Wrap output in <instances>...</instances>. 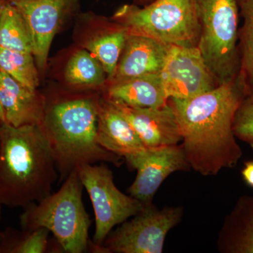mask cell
Wrapping results in <instances>:
<instances>
[{
	"instance_id": "20",
	"label": "cell",
	"mask_w": 253,
	"mask_h": 253,
	"mask_svg": "<svg viewBox=\"0 0 253 253\" xmlns=\"http://www.w3.org/2000/svg\"><path fill=\"white\" fill-rule=\"evenodd\" d=\"M49 231L44 228L18 231L7 228L1 231L0 253H45L51 252Z\"/></svg>"
},
{
	"instance_id": "23",
	"label": "cell",
	"mask_w": 253,
	"mask_h": 253,
	"mask_svg": "<svg viewBox=\"0 0 253 253\" xmlns=\"http://www.w3.org/2000/svg\"><path fill=\"white\" fill-rule=\"evenodd\" d=\"M233 129L236 139L249 144L253 150V93H249L239 104Z\"/></svg>"
},
{
	"instance_id": "26",
	"label": "cell",
	"mask_w": 253,
	"mask_h": 253,
	"mask_svg": "<svg viewBox=\"0 0 253 253\" xmlns=\"http://www.w3.org/2000/svg\"><path fill=\"white\" fill-rule=\"evenodd\" d=\"M236 2H237L238 5H239V8L242 6L243 4L246 2V0H236Z\"/></svg>"
},
{
	"instance_id": "14",
	"label": "cell",
	"mask_w": 253,
	"mask_h": 253,
	"mask_svg": "<svg viewBox=\"0 0 253 253\" xmlns=\"http://www.w3.org/2000/svg\"><path fill=\"white\" fill-rule=\"evenodd\" d=\"M0 104L5 123L13 126H41L45 99L0 70Z\"/></svg>"
},
{
	"instance_id": "18",
	"label": "cell",
	"mask_w": 253,
	"mask_h": 253,
	"mask_svg": "<svg viewBox=\"0 0 253 253\" xmlns=\"http://www.w3.org/2000/svg\"><path fill=\"white\" fill-rule=\"evenodd\" d=\"M0 47L33 54V45L24 18L11 4L6 3L0 13Z\"/></svg>"
},
{
	"instance_id": "22",
	"label": "cell",
	"mask_w": 253,
	"mask_h": 253,
	"mask_svg": "<svg viewBox=\"0 0 253 253\" xmlns=\"http://www.w3.org/2000/svg\"><path fill=\"white\" fill-rule=\"evenodd\" d=\"M0 70L31 90L39 86L38 68L31 53L0 47Z\"/></svg>"
},
{
	"instance_id": "5",
	"label": "cell",
	"mask_w": 253,
	"mask_h": 253,
	"mask_svg": "<svg viewBox=\"0 0 253 253\" xmlns=\"http://www.w3.org/2000/svg\"><path fill=\"white\" fill-rule=\"evenodd\" d=\"M200 27L199 48L218 84L241 71L239 47V6L236 0H194Z\"/></svg>"
},
{
	"instance_id": "16",
	"label": "cell",
	"mask_w": 253,
	"mask_h": 253,
	"mask_svg": "<svg viewBox=\"0 0 253 253\" xmlns=\"http://www.w3.org/2000/svg\"><path fill=\"white\" fill-rule=\"evenodd\" d=\"M217 247L221 253H253V196L240 197L224 218Z\"/></svg>"
},
{
	"instance_id": "17",
	"label": "cell",
	"mask_w": 253,
	"mask_h": 253,
	"mask_svg": "<svg viewBox=\"0 0 253 253\" xmlns=\"http://www.w3.org/2000/svg\"><path fill=\"white\" fill-rule=\"evenodd\" d=\"M108 99L138 108H158L168 104L160 73L145 75L111 83Z\"/></svg>"
},
{
	"instance_id": "3",
	"label": "cell",
	"mask_w": 253,
	"mask_h": 253,
	"mask_svg": "<svg viewBox=\"0 0 253 253\" xmlns=\"http://www.w3.org/2000/svg\"><path fill=\"white\" fill-rule=\"evenodd\" d=\"M99 101L93 97L45 101L40 126L54 156L60 181L83 165L109 163L118 167L123 163V157L96 141Z\"/></svg>"
},
{
	"instance_id": "13",
	"label": "cell",
	"mask_w": 253,
	"mask_h": 253,
	"mask_svg": "<svg viewBox=\"0 0 253 253\" xmlns=\"http://www.w3.org/2000/svg\"><path fill=\"white\" fill-rule=\"evenodd\" d=\"M169 46L149 37L128 34L111 83L161 73Z\"/></svg>"
},
{
	"instance_id": "24",
	"label": "cell",
	"mask_w": 253,
	"mask_h": 253,
	"mask_svg": "<svg viewBox=\"0 0 253 253\" xmlns=\"http://www.w3.org/2000/svg\"><path fill=\"white\" fill-rule=\"evenodd\" d=\"M241 175L245 182L253 188V159L244 163V169L241 170Z\"/></svg>"
},
{
	"instance_id": "1",
	"label": "cell",
	"mask_w": 253,
	"mask_h": 253,
	"mask_svg": "<svg viewBox=\"0 0 253 253\" xmlns=\"http://www.w3.org/2000/svg\"><path fill=\"white\" fill-rule=\"evenodd\" d=\"M251 93L242 72L229 83L187 99H169L191 169L216 175L235 167L243 156L233 124L236 110Z\"/></svg>"
},
{
	"instance_id": "2",
	"label": "cell",
	"mask_w": 253,
	"mask_h": 253,
	"mask_svg": "<svg viewBox=\"0 0 253 253\" xmlns=\"http://www.w3.org/2000/svg\"><path fill=\"white\" fill-rule=\"evenodd\" d=\"M54 156L41 126H0V199L25 208L51 194L59 177Z\"/></svg>"
},
{
	"instance_id": "12",
	"label": "cell",
	"mask_w": 253,
	"mask_h": 253,
	"mask_svg": "<svg viewBox=\"0 0 253 253\" xmlns=\"http://www.w3.org/2000/svg\"><path fill=\"white\" fill-rule=\"evenodd\" d=\"M109 101L130 123L145 147L174 146L181 141L175 114L169 103L161 107L138 108Z\"/></svg>"
},
{
	"instance_id": "30",
	"label": "cell",
	"mask_w": 253,
	"mask_h": 253,
	"mask_svg": "<svg viewBox=\"0 0 253 253\" xmlns=\"http://www.w3.org/2000/svg\"><path fill=\"white\" fill-rule=\"evenodd\" d=\"M152 1H154V0H152Z\"/></svg>"
},
{
	"instance_id": "15",
	"label": "cell",
	"mask_w": 253,
	"mask_h": 253,
	"mask_svg": "<svg viewBox=\"0 0 253 253\" xmlns=\"http://www.w3.org/2000/svg\"><path fill=\"white\" fill-rule=\"evenodd\" d=\"M96 141L123 158L146 148L130 123L107 99L99 101Z\"/></svg>"
},
{
	"instance_id": "7",
	"label": "cell",
	"mask_w": 253,
	"mask_h": 253,
	"mask_svg": "<svg viewBox=\"0 0 253 253\" xmlns=\"http://www.w3.org/2000/svg\"><path fill=\"white\" fill-rule=\"evenodd\" d=\"M183 208L158 209L154 204L144 208L109 233L100 246L89 245L94 253H161L169 231L180 223Z\"/></svg>"
},
{
	"instance_id": "6",
	"label": "cell",
	"mask_w": 253,
	"mask_h": 253,
	"mask_svg": "<svg viewBox=\"0 0 253 253\" xmlns=\"http://www.w3.org/2000/svg\"><path fill=\"white\" fill-rule=\"evenodd\" d=\"M113 17L128 34L149 37L168 45L199 44L200 27L194 0H154L143 8L123 5Z\"/></svg>"
},
{
	"instance_id": "4",
	"label": "cell",
	"mask_w": 253,
	"mask_h": 253,
	"mask_svg": "<svg viewBox=\"0 0 253 253\" xmlns=\"http://www.w3.org/2000/svg\"><path fill=\"white\" fill-rule=\"evenodd\" d=\"M83 188L77 169L73 171L59 191L23 208L20 215L21 229L44 228L54 235L63 252L85 253L89 249L91 221L83 204Z\"/></svg>"
},
{
	"instance_id": "9",
	"label": "cell",
	"mask_w": 253,
	"mask_h": 253,
	"mask_svg": "<svg viewBox=\"0 0 253 253\" xmlns=\"http://www.w3.org/2000/svg\"><path fill=\"white\" fill-rule=\"evenodd\" d=\"M160 76L168 99H191L219 85L198 46H169Z\"/></svg>"
},
{
	"instance_id": "11",
	"label": "cell",
	"mask_w": 253,
	"mask_h": 253,
	"mask_svg": "<svg viewBox=\"0 0 253 253\" xmlns=\"http://www.w3.org/2000/svg\"><path fill=\"white\" fill-rule=\"evenodd\" d=\"M78 2V0H11L24 18L40 69L45 68L55 35Z\"/></svg>"
},
{
	"instance_id": "21",
	"label": "cell",
	"mask_w": 253,
	"mask_h": 253,
	"mask_svg": "<svg viewBox=\"0 0 253 253\" xmlns=\"http://www.w3.org/2000/svg\"><path fill=\"white\" fill-rule=\"evenodd\" d=\"M106 75L101 63L87 50L73 54L65 71L66 81L71 85L101 86Z\"/></svg>"
},
{
	"instance_id": "19",
	"label": "cell",
	"mask_w": 253,
	"mask_h": 253,
	"mask_svg": "<svg viewBox=\"0 0 253 253\" xmlns=\"http://www.w3.org/2000/svg\"><path fill=\"white\" fill-rule=\"evenodd\" d=\"M128 33L119 31L96 37L86 44V49L101 63L109 80H112L124 49Z\"/></svg>"
},
{
	"instance_id": "25",
	"label": "cell",
	"mask_w": 253,
	"mask_h": 253,
	"mask_svg": "<svg viewBox=\"0 0 253 253\" xmlns=\"http://www.w3.org/2000/svg\"><path fill=\"white\" fill-rule=\"evenodd\" d=\"M5 123V117L4 111H3L2 107L0 104V125Z\"/></svg>"
},
{
	"instance_id": "28",
	"label": "cell",
	"mask_w": 253,
	"mask_h": 253,
	"mask_svg": "<svg viewBox=\"0 0 253 253\" xmlns=\"http://www.w3.org/2000/svg\"><path fill=\"white\" fill-rule=\"evenodd\" d=\"M4 3L0 0V13H1V9H2L3 6H4Z\"/></svg>"
},
{
	"instance_id": "29",
	"label": "cell",
	"mask_w": 253,
	"mask_h": 253,
	"mask_svg": "<svg viewBox=\"0 0 253 253\" xmlns=\"http://www.w3.org/2000/svg\"><path fill=\"white\" fill-rule=\"evenodd\" d=\"M1 231H0V243H1Z\"/></svg>"
},
{
	"instance_id": "10",
	"label": "cell",
	"mask_w": 253,
	"mask_h": 253,
	"mask_svg": "<svg viewBox=\"0 0 253 253\" xmlns=\"http://www.w3.org/2000/svg\"><path fill=\"white\" fill-rule=\"evenodd\" d=\"M124 158L137 171L128 193L144 205L152 204L156 191L171 174L191 169L181 144L145 148Z\"/></svg>"
},
{
	"instance_id": "27",
	"label": "cell",
	"mask_w": 253,
	"mask_h": 253,
	"mask_svg": "<svg viewBox=\"0 0 253 253\" xmlns=\"http://www.w3.org/2000/svg\"><path fill=\"white\" fill-rule=\"evenodd\" d=\"M3 204L1 202V200L0 199V219H1V208H2Z\"/></svg>"
},
{
	"instance_id": "8",
	"label": "cell",
	"mask_w": 253,
	"mask_h": 253,
	"mask_svg": "<svg viewBox=\"0 0 253 253\" xmlns=\"http://www.w3.org/2000/svg\"><path fill=\"white\" fill-rule=\"evenodd\" d=\"M77 171L94 212L95 231L89 245L100 246L115 226L134 217L144 205L118 189L112 171L104 163L83 165Z\"/></svg>"
}]
</instances>
